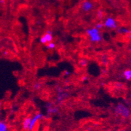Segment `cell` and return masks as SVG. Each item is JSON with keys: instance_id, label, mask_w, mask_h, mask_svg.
<instances>
[{"instance_id": "cell-21", "label": "cell", "mask_w": 131, "mask_h": 131, "mask_svg": "<svg viewBox=\"0 0 131 131\" xmlns=\"http://www.w3.org/2000/svg\"><path fill=\"white\" fill-rule=\"evenodd\" d=\"M129 105H130V108H131V101H130V104H129Z\"/></svg>"}, {"instance_id": "cell-15", "label": "cell", "mask_w": 131, "mask_h": 131, "mask_svg": "<svg viewBox=\"0 0 131 131\" xmlns=\"http://www.w3.org/2000/svg\"><path fill=\"white\" fill-rule=\"evenodd\" d=\"M42 87V85H41V83L39 82H36L35 83L33 84V89L35 90V91H39L41 89Z\"/></svg>"}, {"instance_id": "cell-18", "label": "cell", "mask_w": 131, "mask_h": 131, "mask_svg": "<svg viewBox=\"0 0 131 131\" xmlns=\"http://www.w3.org/2000/svg\"><path fill=\"white\" fill-rule=\"evenodd\" d=\"M87 79H88V77H87L85 75H84V76L82 78V81H86Z\"/></svg>"}, {"instance_id": "cell-13", "label": "cell", "mask_w": 131, "mask_h": 131, "mask_svg": "<svg viewBox=\"0 0 131 131\" xmlns=\"http://www.w3.org/2000/svg\"><path fill=\"white\" fill-rule=\"evenodd\" d=\"M88 60L85 59V58H82L81 60H80L79 61V64L82 67H86L87 65H88Z\"/></svg>"}, {"instance_id": "cell-2", "label": "cell", "mask_w": 131, "mask_h": 131, "mask_svg": "<svg viewBox=\"0 0 131 131\" xmlns=\"http://www.w3.org/2000/svg\"><path fill=\"white\" fill-rule=\"evenodd\" d=\"M114 112L125 119L128 118L130 115V110L129 108L121 103H119L115 106V109H114Z\"/></svg>"}, {"instance_id": "cell-4", "label": "cell", "mask_w": 131, "mask_h": 131, "mask_svg": "<svg viewBox=\"0 0 131 131\" xmlns=\"http://www.w3.org/2000/svg\"><path fill=\"white\" fill-rule=\"evenodd\" d=\"M103 24H104V27L110 29V30H114V29H116L117 28V21L112 16H109V17L106 18Z\"/></svg>"}, {"instance_id": "cell-7", "label": "cell", "mask_w": 131, "mask_h": 131, "mask_svg": "<svg viewBox=\"0 0 131 131\" xmlns=\"http://www.w3.org/2000/svg\"><path fill=\"white\" fill-rule=\"evenodd\" d=\"M46 110H47V113L49 115H52V114L57 113L59 112V108L58 106L53 104V103H47L46 104Z\"/></svg>"}, {"instance_id": "cell-11", "label": "cell", "mask_w": 131, "mask_h": 131, "mask_svg": "<svg viewBox=\"0 0 131 131\" xmlns=\"http://www.w3.org/2000/svg\"><path fill=\"white\" fill-rule=\"evenodd\" d=\"M0 131H8L7 124L3 121H0Z\"/></svg>"}, {"instance_id": "cell-19", "label": "cell", "mask_w": 131, "mask_h": 131, "mask_svg": "<svg viewBox=\"0 0 131 131\" xmlns=\"http://www.w3.org/2000/svg\"><path fill=\"white\" fill-rule=\"evenodd\" d=\"M70 74H71V73H70L69 71H66V72H65V75H67H67H70Z\"/></svg>"}, {"instance_id": "cell-1", "label": "cell", "mask_w": 131, "mask_h": 131, "mask_svg": "<svg viewBox=\"0 0 131 131\" xmlns=\"http://www.w3.org/2000/svg\"><path fill=\"white\" fill-rule=\"evenodd\" d=\"M86 33L89 37V40L93 43H99L102 41V36L99 30L95 27L90 28L86 30Z\"/></svg>"}, {"instance_id": "cell-9", "label": "cell", "mask_w": 131, "mask_h": 131, "mask_svg": "<svg viewBox=\"0 0 131 131\" xmlns=\"http://www.w3.org/2000/svg\"><path fill=\"white\" fill-rule=\"evenodd\" d=\"M31 120V117L30 116H27L24 119L22 123V130L23 131H28L29 130V125H30Z\"/></svg>"}, {"instance_id": "cell-23", "label": "cell", "mask_w": 131, "mask_h": 131, "mask_svg": "<svg viewBox=\"0 0 131 131\" xmlns=\"http://www.w3.org/2000/svg\"><path fill=\"white\" fill-rule=\"evenodd\" d=\"M130 118L131 119V113H130Z\"/></svg>"}, {"instance_id": "cell-3", "label": "cell", "mask_w": 131, "mask_h": 131, "mask_svg": "<svg viewBox=\"0 0 131 131\" xmlns=\"http://www.w3.org/2000/svg\"><path fill=\"white\" fill-rule=\"evenodd\" d=\"M44 117V115L41 113H37L35 114L33 117H31V120L30 125H29V130L28 131H33L35 128V126L37 124L38 121L39 120L42 119Z\"/></svg>"}, {"instance_id": "cell-25", "label": "cell", "mask_w": 131, "mask_h": 131, "mask_svg": "<svg viewBox=\"0 0 131 131\" xmlns=\"http://www.w3.org/2000/svg\"><path fill=\"white\" fill-rule=\"evenodd\" d=\"M0 118H1V117H0Z\"/></svg>"}, {"instance_id": "cell-17", "label": "cell", "mask_w": 131, "mask_h": 131, "mask_svg": "<svg viewBox=\"0 0 131 131\" xmlns=\"http://www.w3.org/2000/svg\"><path fill=\"white\" fill-rule=\"evenodd\" d=\"M103 27H104V24L102 23V22H99V23H97L95 25V28H96L98 29V30H101Z\"/></svg>"}, {"instance_id": "cell-12", "label": "cell", "mask_w": 131, "mask_h": 131, "mask_svg": "<svg viewBox=\"0 0 131 131\" xmlns=\"http://www.w3.org/2000/svg\"><path fill=\"white\" fill-rule=\"evenodd\" d=\"M46 49H48V50H53L56 48V43L54 42H53V41L51 42H49V43H48L47 44H46Z\"/></svg>"}, {"instance_id": "cell-5", "label": "cell", "mask_w": 131, "mask_h": 131, "mask_svg": "<svg viewBox=\"0 0 131 131\" xmlns=\"http://www.w3.org/2000/svg\"><path fill=\"white\" fill-rule=\"evenodd\" d=\"M52 41H53V35L52 32L50 30L46 31L40 38V42L43 45H46L48 43Z\"/></svg>"}, {"instance_id": "cell-22", "label": "cell", "mask_w": 131, "mask_h": 131, "mask_svg": "<svg viewBox=\"0 0 131 131\" xmlns=\"http://www.w3.org/2000/svg\"><path fill=\"white\" fill-rule=\"evenodd\" d=\"M118 131H125V130H118Z\"/></svg>"}, {"instance_id": "cell-6", "label": "cell", "mask_w": 131, "mask_h": 131, "mask_svg": "<svg viewBox=\"0 0 131 131\" xmlns=\"http://www.w3.org/2000/svg\"><path fill=\"white\" fill-rule=\"evenodd\" d=\"M81 9L85 13H89L93 9V4L89 0H85L82 3Z\"/></svg>"}, {"instance_id": "cell-16", "label": "cell", "mask_w": 131, "mask_h": 131, "mask_svg": "<svg viewBox=\"0 0 131 131\" xmlns=\"http://www.w3.org/2000/svg\"><path fill=\"white\" fill-rule=\"evenodd\" d=\"M103 16H104V13H103V11L101 9H99L97 11V13H96V17L99 20H101L103 18Z\"/></svg>"}, {"instance_id": "cell-20", "label": "cell", "mask_w": 131, "mask_h": 131, "mask_svg": "<svg viewBox=\"0 0 131 131\" xmlns=\"http://www.w3.org/2000/svg\"><path fill=\"white\" fill-rule=\"evenodd\" d=\"M5 3V0H0V3L1 4H3Z\"/></svg>"}, {"instance_id": "cell-10", "label": "cell", "mask_w": 131, "mask_h": 131, "mask_svg": "<svg viewBox=\"0 0 131 131\" xmlns=\"http://www.w3.org/2000/svg\"><path fill=\"white\" fill-rule=\"evenodd\" d=\"M123 76L127 80H131V69H127L123 72Z\"/></svg>"}, {"instance_id": "cell-24", "label": "cell", "mask_w": 131, "mask_h": 131, "mask_svg": "<svg viewBox=\"0 0 131 131\" xmlns=\"http://www.w3.org/2000/svg\"><path fill=\"white\" fill-rule=\"evenodd\" d=\"M130 97H131V94H130Z\"/></svg>"}, {"instance_id": "cell-14", "label": "cell", "mask_w": 131, "mask_h": 131, "mask_svg": "<svg viewBox=\"0 0 131 131\" xmlns=\"http://www.w3.org/2000/svg\"><path fill=\"white\" fill-rule=\"evenodd\" d=\"M120 33H123V34H131V30H129L127 28H121L119 30Z\"/></svg>"}, {"instance_id": "cell-8", "label": "cell", "mask_w": 131, "mask_h": 131, "mask_svg": "<svg viewBox=\"0 0 131 131\" xmlns=\"http://www.w3.org/2000/svg\"><path fill=\"white\" fill-rule=\"evenodd\" d=\"M68 94L65 91H62L61 89H60V91L58 92V95H57V98H56V100L57 102L58 103H61L62 102H63V101L65 100L68 97Z\"/></svg>"}]
</instances>
